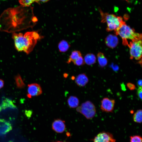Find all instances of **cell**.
I'll list each match as a JSON object with an SVG mask.
<instances>
[{"label":"cell","mask_w":142,"mask_h":142,"mask_svg":"<svg viewBox=\"0 0 142 142\" xmlns=\"http://www.w3.org/2000/svg\"><path fill=\"white\" fill-rule=\"evenodd\" d=\"M81 55V53L79 51L74 50L71 53L67 62L69 64L72 62H73Z\"/></svg>","instance_id":"d6986e66"},{"label":"cell","mask_w":142,"mask_h":142,"mask_svg":"<svg viewBox=\"0 0 142 142\" xmlns=\"http://www.w3.org/2000/svg\"><path fill=\"white\" fill-rule=\"evenodd\" d=\"M12 38L16 49L19 51H23L27 54L33 50L37 40L34 36L33 31L27 32L24 35L21 33H13Z\"/></svg>","instance_id":"7a4b0ae2"},{"label":"cell","mask_w":142,"mask_h":142,"mask_svg":"<svg viewBox=\"0 0 142 142\" xmlns=\"http://www.w3.org/2000/svg\"><path fill=\"white\" fill-rule=\"evenodd\" d=\"M42 93L40 85L36 83L29 84L27 89V96L30 98L41 95Z\"/></svg>","instance_id":"9c48e42d"},{"label":"cell","mask_w":142,"mask_h":142,"mask_svg":"<svg viewBox=\"0 0 142 142\" xmlns=\"http://www.w3.org/2000/svg\"></svg>","instance_id":"d6a6232c"},{"label":"cell","mask_w":142,"mask_h":142,"mask_svg":"<svg viewBox=\"0 0 142 142\" xmlns=\"http://www.w3.org/2000/svg\"><path fill=\"white\" fill-rule=\"evenodd\" d=\"M2 109H4L8 108L14 109L16 107L12 101L9 99H5L3 101L1 106Z\"/></svg>","instance_id":"ac0fdd59"},{"label":"cell","mask_w":142,"mask_h":142,"mask_svg":"<svg viewBox=\"0 0 142 142\" xmlns=\"http://www.w3.org/2000/svg\"><path fill=\"white\" fill-rule=\"evenodd\" d=\"M89 79L87 75L84 73L79 74L75 79V82L77 85L84 87L88 83Z\"/></svg>","instance_id":"4fadbf2b"},{"label":"cell","mask_w":142,"mask_h":142,"mask_svg":"<svg viewBox=\"0 0 142 142\" xmlns=\"http://www.w3.org/2000/svg\"><path fill=\"white\" fill-rule=\"evenodd\" d=\"M19 3L24 7H29L34 2L38 3L39 0H18Z\"/></svg>","instance_id":"44dd1931"},{"label":"cell","mask_w":142,"mask_h":142,"mask_svg":"<svg viewBox=\"0 0 142 142\" xmlns=\"http://www.w3.org/2000/svg\"><path fill=\"white\" fill-rule=\"evenodd\" d=\"M96 59V57L94 54L89 53L85 56L84 60L85 63L88 65H91L95 63Z\"/></svg>","instance_id":"9a60e30c"},{"label":"cell","mask_w":142,"mask_h":142,"mask_svg":"<svg viewBox=\"0 0 142 142\" xmlns=\"http://www.w3.org/2000/svg\"><path fill=\"white\" fill-rule=\"evenodd\" d=\"M114 31L116 35H119L122 38L123 44L125 45L128 43L127 39L134 40L142 39L141 34L136 32L133 29L127 25L125 22Z\"/></svg>","instance_id":"3957f363"},{"label":"cell","mask_w":142,"mask_h":142,"mask_svg":"<svg viewBox=\"0 0 142 142\" xmlns=\"http://www.w3.org/2000/svg\"><path fill=\"white\" fill-rule=\"evenodd\" d=\"M73 63L74 65L78 66L83 65L85 63L84 59L82 55L73 62Z\"/></svg>","instance_id":"cb8c5ba5"},{"label":"cell","mask_w":142,"mask_h":142,"mask_svg":"<svg viewBox=\"0 0 142 142\" xmlns=\"http://www.w3.org/2000/svg\"><path fill=\"white\" fill-rule=\"evenodd\" d=\"M18 7L10 8L0 17V30L8 33H14L31 27L37 21L34 16L32 8Z\"/></svg>","instance_id":"6da1fadb"},{"label":"cell","mask_w":142,"mask_h":142,"mask_svg":"<svg viewBox=\"0 0 142 142\" xmlns=\"http://www.w3.org/2000/svg\"><path fill=\"white\" fill-rule=\"evenodd\" d=\"M67 74H64V77L66 78L67 76Z\"/></svg>","instance_id":"f546056e"},{"label":"cell","mask_w":142,"mask_h":142,"mask_svg":"<svg viewBox=\"0 0 142 142\" xmlns=\"http://www.w3.org/2000/svg\"><path fill=\"white\" fill-rule=\"evenodd\" d=\"M67 102L69 107L72 108H77L78 106L79 103L78 98L74 96H70L68 98Z\"/></svg>","instance_id":"5bb4252c"},{"label":"cell","mask_w":142,"mask_h":142,"mask_svg":"<svg viewBox=\"0 0 142 142\" xmlns=\"http://www.w3.org/2000/svg\"><path fill=\"white\" fill-rule=\"evenodd\" d=\"M70 47V45L65 40H62L58 43V47L61 52L64 53L67 51Z\"/></svg>","instance_id":"2e32d148"},{"label":"cell","mask_w":142,"mask_h":142,"mask_svg":"<svg viewBox=\"0 0 142 142\" xmlns=\"http://www.w3.org/2000/svg\"><path fill=\"white\" fill-rule=\"evenodd\" d=\"M99 11L102 17L101 22L102 23H106L107 24V31H115L125 22L121 17L104 13L101 10Z\"/></svg>","instance_id":"277c9868"},{"label":"cell","mask_w":142,"mask_h":142,"mask_svg":"<svg viewBox=\"0 0 142 142\" xmlns=\"http://www.w3.org/2000/svg\"><path fill=\"white\" fill-rule=\"evenodd\" d=\"M115 103L114 99L104 98L101 101L100 109L103 112L113 113Z\"/></svg>","instance_id":"ba28073f"},{"label":"cell","mask_w":142,"mask_h":142,"mask_svg":"<svg viewBox=\"0 0 142 142\" xmlns=\"http://www.w3.org/2000/svg\"><path fill=\"white\" fill-rule=\"evenodd\" d=\"M97 57L98 63L101 67H103L107 65L108 60L103 53L100 52L98 53Z\"/></svg>","instance_id":"e0dca14e"},{"label":"cell","mask_w":142,"mask_h":142,"mask_svg":"<svg viewBox=\"0 0 142 142\" xmlns=\"http://www.w3.org/2000/svg\"><path fill=\"white\" fill-rule=\"evenodd\" d=\"M56 142H63L60 141H57Z\"/></svg>","instance_id":"4dcf8cb0"},{"label":"cell","mask_w":142,"mask_h":142,"mask_svg":"<svg viewBox=\"0 0 142 142\" xmlns=\"http://www.w3.org/2000/svg\"><path fill=\"white\" fill-rule=\"evenodd\" d=\"M12 127L11 124L3 119H0V136L6 134L11 131Z\"/></svg>","instance_id":"8fae6325"},{"label":"cell","mask_w":142,"mask_h":142,"mask_svg":"<svg viewBox=\"0 0 142 142\" xmlns=\"http://www.w3.org/2000/svg\"><path fill=\"white\" fill-rule=\"evenodd\" d=\"M133 120L136 123H140L142 121V110L139 109L137 110L133 116Z\"/></svg>","instance_id":"ffe728a7"},{"label":"cell","mask_w":142,"mask_h":142,"mask_svg":"<svg viewBox=\"0 0 142 142\" xmlns=\"http://www.w3.org/2000/svg\"><path fill=\"white\" fill-rule=\"evenodd\" d=\"M15 80L17 85L18 87L22 88L24 87V84L19 75L18 74L16 76Z\"/></svg>","instance_id":"7402d4cb"},{"label":"cell","mask_w":142,"mask_h":142,"mask_svg":"<svg viewBox=\"0 0 142 142\" xmlns=\"http://www.w3.org/2000/svg\"><path fill=\"white\" fill-rule=\"evenodd\" d=\"M130 142H142V138L141 136L138 135L130 136Z\"/></svg>","instance_id":"603a6c76"},{"label":"cell","mask_w":142,"mask_h":142,"mask_svg":"<svg viewBox=\"0 0 142 142\" xmlns=\"http://www.w3.org/2000/svg\"><path fill=\"white\" fill-rule=\"evenodd\" d=\"M76 111L83 115L87 119H92L95 115L96 109L94 104L87 101L82 103L76 108Z\"/></svg>","instance_id":"5b68a950"},{"label":"cell","mask_w":142,"mask_h":142,"mask_svg":"<svg viewBox=\"0 0 142 142\" xmlns=\"http://www.w3.org/2000/svg\"><path fill=\"white\" fill-rule=\"evenodd\" d=\"M4 84L3 81L2 80L0 79V89L3 87Z\"/></svg>","instance_id":"83f0119b"},{"label":"cell","mask_w":142,"mask_h":142,"mask_svg":"<svg viewBox=\"0 0 142 142\" xmlns=\"http://www.w3.org/2000/svg\"><path fill=\"white\" fill-rule=\"evenodd\" d=\"M125 1H127V2H128V0H125Z\"/></svg>","instance_id":"1f68e13d"},{"label":"cell","mask_w":142,"mask_h":142,"mask_svg":"<svg viewBox=\"0 0 142 142\" xmlns=\"http://www.w3.org/2000/svg\"><path fill=\"white\" fill-rule=\"evenodd\" d=\"M126 86L128 88L131 90H134L136 88L135 85L131 83H127Z\"/></svg>","instance_id":"d4e9b609"},{"label":"cell","mask_w":142,"mask_h":142,"mask_svg":"<svg viewBox=\"0 0 142 142\" xmlns=\"http://www.w3.org/2000/svg\"><path fill=\"white\" fill-rule=\"evenodd\" d=\"M52 129L58 133H63L66 129L65 121L60 119H55L52 123Z\"/></svg>","instance_id":"30bf717a"},{"label":"cell","mask_w":142,"mask_h":142,"mask_svg":"<svg viewBox=\"0 0 142 142\" xmlns=\"http://www.w3.org/2000/svg\"><path fill=\"white\" fill-rule=\"evenodd\" d=\"M137 94L141 100L142 99V87H138L137 91Z\"/></svg>","instance_id":"484cf974"},{"label":"cell","mask_w":142,"mask_h":142,"mask_svg":"<svg viewBox=\"0 0 142 142\" xmlns=\"http://www.w3.org/2000/svg\"><path fill=\"white\" fill-rule=\"evenodd\" d=\"M92 140L93 142H116L113 134L109 132H100L96 135Z\"/></svg>","instance_id":"52a82bcc"},{"label":"cell","mask_w":142,"mask_h":142,"mask_svg":"<svg viewBox=\"0 0 142 142\" xmlns=\"http://www.w3.org/2000/svg\"><path fill=\"white\" fill-rule=\"evenodd\" d=\"M49 0H39V1H40L43 2H48Z\"/></svg>","instance_id":"f1b7e54d"},{"label":"cell","mask_w":142,"mask_h":142,"mask_svg":"<svg viewBox=\"0 0 142 142\" xmlns=\"http://www.w3.org/2000/svg\"><path fill=\"white\" fill-rule=\"evenodd\" d=\"M118 39L117 36L113 34H109L105 39V42L108 47L113 48L117 45Z\"/></svg>","instance_id":"7c38bea8"},{"label":"cell","mask_w":142,"mask_h":142,"mask_svg":"<svg viewBox=\"0 0 142 142\" xmlns=\"http://www.w3.org/2000/svg\"><path fill=\"white\" fill-rule=\"evenodd\" d=\"M127 45L130 49V59L134 58L137 60H141V39L132 40Z\"/></svg>","instance_id":"8992f818"},{"label":"cell","mask_w":142,"mask_h":142,"mask_svg":"<svg viewBox=\"0 0 142 142\" xmlns=\"http://www.w3.org/2000/svg\"><path fill=\"white\" fill-rule=\"evenodd\" d=\"M137 84L138 87H142V80H139L137 82Z\"/></svg>","instance_id":"4316f807"}]
</instances>
